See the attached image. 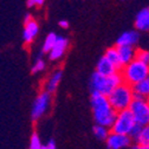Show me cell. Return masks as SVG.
<instances>
[{
    "mask_svg": "<svg viewBox=\"0 0 149 149\" xmlns=\"http://www.w3.org/2000/svg\"><path fill=\"white\" fill-rule=\"evenodd\" d=\"M136 58L149 65V50H139L136 52Z\"/></svg>",
    "mask_w": 149,
    "mask_h": 149,
    "instance_id": "cb8c5ba5",
    "label": "cell"
},
{
    "mask_svg": "<svg viewBox=\"0 0 149 149\" xmlns=\"http://www.w3.org/2000/svg\"><path fill=\"white\" fill-rule=\"evenodd\" d=\"M121 73L123 82L133 86L134 84L146 79L149 76V65L135 58L121 69Z\"/></svg>",
    "mask_w": 149,
    "mask_h": 149,
    "instance_id": "3957f363",
    "label": "cell"
},
{
    "mask_svg": "<svg viewBox=\"0 0 149 149\" xmlns=\"http://www.w3.org/2000/svg\"><path fill=\"white\" fill-rule=\"evenodd\" d=\"M42 149H57V147H56L54 141H53V140H51V141H49V143H47L46 146H43V148H42Z\"/></svg>",
    "mask_w": 149,
    "mask_h": 149,
    "instance_id": "484cf974",
    "label": "cell"
},
{
    "mask_svg": "<svg viewBox=\"0 0 149 149\" xmlns=\"http://www.w3.org/2000/svg\"><path fill=\"white\" fill-rule=\"evenodd\" d=\"M135 29L142 32H149V7L142 8L135 17Z\"/></svg>",
    "mask_w": 149,
    "mask_h": 149,
    "instance_id": "5bb4252c",
    "label": "cell"
},
{
    "mask_svg": "<svg viewBox=\"0 0 149 149\" xmlns=\"http://www.w3.org/2000/svg\"><path fill=\"white\" fill-rule=\"evenodd\" d=\"M92 133H94L95 137L100 141H105L108 135L110 134V128L105 127V125H101V124H97L92 128Z\"/></svg>",
    "mask_w": 149,
    "mask_h": 149,
    "instance_id": "ac0fdd59",
    "label": "cell"
},
{
    "mask_svg": "<svg viewBox=\"0 0 149 149\" xmlns=\"http://www.w3.org/2000/svg\"><path fill=\"white\" fill-rule=\"evenodd\" d=\"M148 100H149V98H148Z\"/></svg>",
    "mask_w": 149,
    "mask_h": 149,
    "instance_id": "f546056e",
    "label": "cell"
},
{
    "mask_svg": "<svg viewBox=\"0 0 149 149\" xmlns=\"http://www.w3.org/2000/svg\"><path fill=\"white\" fill-rule=\"evenodd\" d=\"M58 25H59L62 29H68V27H69V22H68V20H59Z\"/></svg>",
    "mask_w": 149,
    "mask_h": 149,
    "instance_id": "83f0119b",
    "label": "cell"
},
{
    "mask_svg": "<svg viewBox=\"0 0 149 149\" xmlns=\"http://www.w3.org/2000/svg\"><path fill=\"white\" fill-rule=\"evenodd\" d=\"M133 113L135 122L146 125L149 123V100L148 98H134L129 107Z\"/></svg>",
    "mask_w": 149,
    "mask_h": 149,
    "instance_id": "8992f818",
    "label": "cell"
},
{
    "mask_svg": "<svg viewBox=\"0 0 149 149\" xmlns=\"http://www.w3.org/2000/svg\"><path fill=\"white\" fill-rule=\"evenodd\" d=\"M57 34L56 33H53V32H51V33H49L47 36H46V38H45V40H44V44H43V47H42V51L44 52V53H49L50 52V50L53 47V45L56 44V40H57Z\"/></svg>",
    "mask_w": 149,
    "mask_h": 149,
    "instance_id": "d6986e66",
    "label": "cell"
},
{
    "mask_svg": "<svg viewBox=\"0 0 149 149\" xmlns=\"http://www.w3.org/2000/svg\"><path fill=\"white\" fill-rule=\"evenodd\" d=\"M69 46V40L65 37L58 36L57 37V40H56V44L53 45V47L50 50L49 52V58L51 61H58L59 58H62L66 49Z\"/></svg>",
    "mask_w": 149,
    "mask_h": 149,
    "instance_id": "9c48e42d",
    "label": "cell"
},
{
    "mask_svg": "<svg viewBox=\"0 0 149 149\" xmlns=\"http://www.w3.org/2000/svg\"><path fill=\"white\" fill-rule=\"evenodd\" d=\"M104 56H105V57H107L109 61L113 62V63L117 66V69L121 71L122 64H121V61H120V56H118V51H117V47H116V46H115V47H109V49L105 51Z\"/></svg>",
    "mask_w": 149,
    "mask_h": 149,
    "instance_id": "e0dca14e",
    "label": "cell"
},
{
    "mask_svg": "<svg viewBox=\"0 0 149 149\" xmlns=\"http://www.w3.org/2000/svg\"><path fill=\"white\" fill-rule=\"evenodd\" d=\"M43 144L40 141V137L37 133H33L31 139H30V144H29V149H42Z\"/></svg>",
    "mask_w": 149,
    "mask_h": 149,
    "instance_id": "44dd1931",
    "label": "cell"
},
{
    "mask_svg": "<svg viewBox=\"0 0 149 149\" xmlns=\"http://www.w3.org/2000/svg\"><path fill=\"white\" fill-rule=\"evenodd\" d=\"M132 139L127 134H120V133H114L110 132L108 135L105 142L108 149H127L132 144Z\"/></svg>",
    "mask_w": 149,
    "mask_h": 149,
    "instance_id": "ba28073f",
    "label": "cell"
},
{
    "mask_svg": "<svg viewBox=\"0 0 149 149\" xmlns=\"http://www.w3.org/2000/svg\"><path fill=\"white\" fill-rule=\"evenodd\" d=\"M121 83H123V77L121 71L109 74V76H104V74L96 71L91 76L90 89H91V92H100V94L108 96Z\"/></svg>",
    "mask_w": 149,
    "mask_h": 149,
    "instance_id": "7a4b0ae2",
    "label": "cell"
},
{
    "mask_svg": "<svg viewBox=\"0 0 149 149\" xmlns=\"http://www.w3.org/2000/svg\"><path fill=\"white\" fill-rule=\"evenodd\" d=\"M62 71L61 70H57V71H54L51 76L49 77V79L46 81L45 83V90L47 92H50V94L52 95L53 92L57 91L58 86H59V83L62 81Z\"/></svg>",
    "mask_w": 149,
    "mask_h": 149,
    "instance_id": "2e32d148",
    "label": "cell"
},
{
    "mask_svg": "<svg viewBox=\"0 0 149 149\" xmlns=\"http://www.w3.org/2000/svg\"><path fill=\"white\" fill-rule=\"evenodd\" d=\"M51 104V94L46 90L42 91L33 101L32 109H31V117L33 121H38L40 117H43L50 108Z\"/></svg>",
    "mask_w": 149,
    "mask_h": 149,
    "instance_id": "52a82bcc",
    "label": "cell"
},
{
    "mask_svg": "<svg viewBox=\"0 0 149 149\" xmlns=\"http://www.w3.org/2000/svg\"><path fill=\"white\" fill-rule=\"evenodd\" d=\"M140 42V33L135 30L132 31H125L121 36H118V38L116 40V46L121 45H129V46H136Z\"/></svg>",
    "mask_w": 149,
    "mask_h": 149,
    "instance_id": "30bf717a",
    "label": "cell"
},
{
    "mask_svg": "<svg viewBox=\"0 0 149 149\" xmlns=\"http://www.w3.org/2000/svg\"><path fill=\"white\" fill-rule=\"evenodd\" d=\"M136 143L149 146V123L146 125H142V130L136 140Z\"/></svg>",
    "mask_w": 149,
    "mask_h": 149,
    "instance_id": "ffe728a7",
    "label": "cell"
},
{
    "mask_svg": "<svg viewBox=\"0 0 149 149\" xmlns=\"http://www.w3.org/2000/svg\"><path fill=\"white\" fill-rule=\"evenodd\" d=\"M141 130H142V125L139 124V123H135V125L133 127V129L130 130V133H129L130 139L136 142V140H137V137H139V135H140V133H141Z\"/></svg>",
    "mask_w": 149,
    "mask_h": 149,
    "instance_id": "603a6c76",
    "label": "cell"
},
{
    "mask_svg": "<svg viewBox=\"0 0 149 149\" xmlns=\"http://www.w3.org/2000/svg\"><path fill=\"white\" fill-rule=\"evenodd\" d=\"M24 25H25V27H24V31H23V39L26 44H31L37 37V34H38V32H39V25L33 19L29 20Z\"/></svg>",
    "mask_w": 149,
    "mask_h": 149,
    "instance_id": "7c38bea8",
    "label": "cell"
},
{
    "mask_svg": "<svg viewBox=\"0 0 149 149\" xmlns=\"http://www.w3.org/2000/svg\"><path fill=\"white\" fill-rule=\"evenodd\" d=\"M132 88L134 98H149V76L146 79L134 84Z\"/></svg>",
    "mask_w": 149,
    "mask_h": 149,
    "instance_id": "9a60e30c",
    "label": "cell"
},
{
    "mask_svg": "<svg viewBox=\"0 0 149 149\" xmlns=\"http://www.w3.org/2000/svg\"><path fill=\"white\" fill-rule=\"evenodd\" d=\"M96 71L104 74V76H109V74H113L117 71H120L117 69V66L111 62L109 61L105 56H103V57L100 58V61L97 62V65H96Z\"/></svg>",
    "mask_w": 149,
    "mask_h": 149,
    "instance_id": "4fadbf2b",
    "label": "cell"
},
{
    "mask_svg": "<svg viewBox=\"0 0 149 149\" xmlns=\"http://www.w3.org/2000/svg\"><path fill=\"white\" fill-rule=\"evenodd\" d=\"M108 100L116 111L129 109L130 103L134 100V92L132 85L127 83H121L108 95Z\"/></svg>",
    "mask_w": 149,
    "mask_h": 149,
    "instance_id": "277c9868",
    "label": "cell"
},
{
    "mask_svg": "<svg viewBox=\"0 0 149 149\" xmlns=\"http://www.w3.org/2000/svg\"><path fill=\"white\" fill-rule=\"evenodd\" d=\"M45 0H27V6L34 7V6H43Z\"/></svg>",
    "mask_w": 149,
    "mask_h": 149,
    "instance_id": "d4e9b609",
    "label": "cell"
},
{
    "mask_svg": "<svg viewBox=\"0 0 149 149\" xmlns=\"http://www.w3.org/2000/svg\"><path fill=\"white\" fill-rule=\"evenodd\" d=\"M130 149H149V146L137 143V144H135V146H133V147H130Z\"/></svg>",
    "mask_w": 149,
    "mask_h": 149,
    "instance_id": "4316f807",
    "label": "cell"
},
{
    "mask_svg": "<svg viewBox=\"0 0 149 149\" xmlns=\"http://www.w3.org/2000/svg\"><path fill=\"white\" fill-rule=\"evenodd\" d=\"M32 19V17H31V14L30 13H27V14H25V18H24V24L25 23H27L29 20H31Z\"/></svg>",
    "mask_w": 149,
    "mask_h": 149,
    "instance_id": "f1b7e54d",
    "label": "cell"
},
{
    "mask_svg": "<svg viewBox=\"0 0 149 149\" xmlns=\"http://www.w3.org/2000/svg\"><path fill=\"white\" fill-rule=\"evenodd\" d=\"M135 118L133 116V113L130 109H124L121 111H117L116 118L110 127V132L114 133H120V134H127L129 135L130 130L135 125Z\"/></svg>",
    "mask_w": 149,
    "mask_h": 149,
    "instance_id": "5b68a950",
    "label": "cell"
},
{
    "mask_svg": "<svg viewBox=\"0 0 149 149\" xmlns=\"http://www.w3.org/2000/svg\"><path fill=\"white\" fill-rule=\"evenodd\" d=\"M44 69H45V62L42 57H38L36 59L34 64L32 65L31 71H32V73H38V72H42Z\"/></svg>",
    "mask_w": 149,
    "mask_h": 149,
    "instance_id": "7402d4cb",
    "label": "cell"
},
{
    "mask_svg": "<svg viewBox=\"0 0 149 149\" xmlns=\"http://www.w3.org/2000/svg\"><path fill=\"white\" fill-rule=\"evenodd\" d=\"M91 109H92V116H94L95 123L105 125L110 128L113 125L117 111L111 107L108 96L100 94V92H91Z\"/></svg>",
    "mask_w": 149,
    "mask_h": 149,
    "instance_id": "6da1fadb",
    "label": "cell"
},
{
    "mask_svg": "<svg viewBox=\"0 0 149 149\" xmlns=\"http://www.w3.org/2000/svg\"><path fill=\"white\" fill-rule=\"evenodd\" d=\"M117 51H118V56H120V61L122 64V68L130 63L133 59L136 58V52L137 50L135 49V46H129V45H121V46H116Z\"/></svg>",
    "mask_w": 149,
    "mask_h": 149,
    "instance_id": "8fae6325",
    "label": "cell"
}]
</instances>
